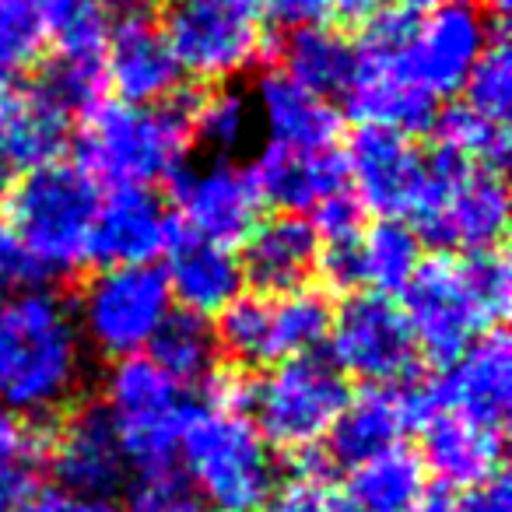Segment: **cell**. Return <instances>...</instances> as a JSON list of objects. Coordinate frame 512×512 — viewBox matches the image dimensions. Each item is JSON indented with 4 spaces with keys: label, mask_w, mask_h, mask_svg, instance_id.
Listing matches in <instances>:
<instances>
[{
    "label": "cell",
    "mask_w": 512,
    "mask_h": 512,
    "mask_svg": "<svg viewBox=\"0 0 512 512\" xmlns=\"http://www.w3.org/2000/svg\"><path fill=\"white\" fill-rule=\"evenodd\" d=\"M512 302V271L502 246L425 256L400 292L414 351L449 365L477 337L502 330Z\"/></svg>",
    "instance_id": "cell-1"
},
{
    "label": "cell",
    "mask_w": 512,
    "mask_h": 512,
    "mask_svg": "<svg viewBox=\"0 0 512 512\" xmlns=\"http://www.w3.org/2000/svg\"><path fill=\"white\" fill-rule=\"evenodd\" d=\"M88 351L74 313L57 292L32 288L0 302V407L39 421L74 407Z\"/></svg>",
    "instance_id": "cell-2"
},
{
    "label": "cell",
    "mask_w": 512,
    "mask_h": 512,
    "mask_svg": "<svg viewBox=\"0 0 512 512\" xmlns=\"http://www.w3.org/2000/svg\"><path fill=\"white\" fill-rule=\"evenodd\" d=\"M176 460L190 495L207 512H264L281 488L274 449L246 411L228 404L204 400L186 411Z\"/></svg>",
    "instance_id": "cell-3"
},
{
    "label": "cell",
    "mask_w": 512,
    "mask_h": 512,
    "mask_svg": "<svg viewBox=\"0 0 512 512\" xmlns=\"http://www.w3.org/2000/svg\"><path fill=\"white\" fill-rule=\"evenodd\" d=\"M190 144L193 137L183 102H95L81 113L78 165L95 183H109L113 190H151L183 169Z\"/></svg>",
    "instance_id": "cell-4"
},
{
    "label": "cell",
    "mask_w": 512,
    "mask_h": 512,
    "mask_svg": "<svg viewBox=\"0 0 512 512\" xmlns=\"http://www.w3.org/2000/svg\"><path fill=\"white\" fill-rule=\"evenodd\" d=\"M99 183L78 162H53L29 169L8 197V221L29 253L36 256L43 278H67L88 264Z\"/></svg>",
    "instance_id": "cell-5"
},
{
    "label": "cell",
    "mask_w": 512,
    "mask_h": 512,
    "mask_svg": "<svg viewBox=\"0 0 512 512\" xmlns=\"http://www.w3.org/2000/svg\"><path fill=\"white\" fill-rule=\"evenodd\" d=\"M348 397V379L330 358L302 355L271 365L264 376H249L242 411L267 446L302 460L323 449Z\"/></svg>",
    "instance_id": "cell-6"
},
{
    "label": "cell",
    "mask_w": 512,
    "mask_h": 512,
    "mask_svg": "<svg viewBox=\"0 0 512 512\" xmlns=\"http://www.w3.org/2000/svg\"><path fill=\"white\" fill-rule=\"evenodd\" d=\"M267 22L264 0H165L158 29L183 78L214 88L260 64Z\"/></svg>",
    "instance_id": "cell-7"
},
{
    "label": "cell",
    "mask_w": 512,
    "mask_h": 512,
    "mask_svg": "<svg viewBox=\"0 0 512 512\" xmlns=\"http://www.w3.org/2000/svg\"><path fill=\"white\" fill-rule=\"evenodd\" d=\"M411 228L439 253H477L502 246L509 228V190L502 172L474 169L453 151H428V186Z\"/></svg>",
    "instance_id": "cell-8"
},
{
    "label": "cell",
    "mask_w": 512,
    "mask_h": 512,
    "mask_svg": "<svg viewBox=\"0 0 512 512\" xmlns=\"http://www.w3.org/2000/svg\"><path fill=\"white\" fill-rule=\"evenodd\" d=\"M95 404L106 411L130 470L151 474L176 467L179 432L190 411L186 386L165 376L148 355L109 365Z\"/></svg>",
    "instance_id": "cell-9"
},
{
    "label": "cell",
    "mask_w": 512,
    "mask_h": 512,
    "mask_svg": "<svg viewBox=\"0 0 512 512\" xmlns=\"http://www.w3.org/2000/svg\"><path fill=\"white\" fill-rule=\"evenodd\" d=\"M71 313L85 351L113 365L151 348L172 313V295L158 264L102 267L81 285Z\"/></svg>",
    "instance_id": "cell-10"
},
{
    "label": "cell",
    "mask_w": 512,
    "mask_h": 512,
    "mask_svg": "<svg viewBox=\"0 0 512 512\" xmlns=\"http://www.w3.org/2000/svg\"><path fill=\"white\" fill-rule=\"evenodd\" d=\"M334 306L320 288H295L281 295H239L214 323L221 355L239 369H271L327 344Z\"/></svg>",
    "instance_id": "cell-11"
},
{
    "label": "cell",
    "mask_w": 512,
    "mask_h": 512,
    "mask_svg": "<svg viewBox=\"0 0 512 512\" xmlns=\"http://www.w3.org/2000/svg\"><path fill=\"white\" fill-rule=\"evenodd\" d=\"M330 362L344 379L393 386L411 379L418 351L400 306L383 295H348L330 316Z\"/></svg>",
    "instance_id": "cell-12"
},
{
    "label": "cell",
    "mask_w": 512,
    "mask_h": 512,
    "mask_svg": "<svg viewBox=\"0 0 512 512\" xmlns=\"http://www.w3.org/2000/svg\"><path fill=\"white\" fill-rule=\"evenodd\" d=\"M491 25L474 4H439L428 15H418L397 50V64L404 78L428 99L442 102L463 92L484 46L491 43Z\"/></svg>",
    "instance_id": "cell-13"
},
{
    "label": "cell",
    "mask_w": 512,
    "mask_h": 512,
    "mask_svg": "<svg viewBox=\"0 0 512 512\" xmlns=\"http://www.w3.org/2000/svg\"><path fill=\"white\" fill-rule=\"evenodd\" d=\"M435 414L432 379H404L393 386H365L351 393L344 411L337 414L327 442V463L358 467L386 449L404 446L407 432H418Z\"/></svg>",
    "instance_id": "cell-14"
},
{
    "label": "cell",
    "mask_w": 512,
    "mask_h": 512,
    "mask_svg": "<svg viewBox=\"0 0 512 512\" xmlns=\"http://www.w3.org/2000/svg\"><path fill=\"white\" fill-rule=\"evenodd\" d=\"M172 204L186 235L235 249L264 218V200L246 165L235 158L186 162L172 176Z\"/></svg>",
    "instance_id": "cell-15"
},
{
    "label": "cell",
    "mask_w": 512,
    "mask_h": 512,
    "mask_svg": "<svg viewBox=\"0 0 512 512\" xmlns=\"http://www.w3.org/2000/svg\"><path fill=\"white\" fill-rule=\"evenodd\" d=\"M43 456L50 460V470L60 484L57 491L81 502L113 498L130 477L120 439L95 400L67 407L53 432H46Z\"/></svg>",
    "instance_id": "cell-16"
},
{
    "label": "cell",
    "mask_w": 512,
    "mask_h": 512,
    "mask_svg": "<svg viewBox=\"0 0 512 512\" xmlns=\"http://www.w3.org/2000/svg\"><path fill=\"white\" fill-rule=\"evenodd\" d=\"M348 190L376 218L411 221L428 186V151L393 130L362 127L344 151Z\"/></svg>",
    "instance_id": "cell-17"
},
{
    "label": "cell",
    "mask_w": 512,
    "mask_h": 512,
    "mask_svg": "<svg viewBox=\"0 0 512 512\" xmlns=\"http://www.w3.org/2000/svg\"><path fill=\"white\" fill-rule=\"evenodd\" d=\"M421 260H425L421 239L407 221L376 218L372 225L358 228V235H351V239L323 242L316 271L337 292H369L393 299L407 288Z\"/></svg>",
    "instance_id": "cell-18"
},
{
    "label": "cell",
    "mask_w": 512,
    "mask_h": 512,
    "mask_svg": "<svg viewBox=\"0 0 512 512\" xmlns=\"http://www.w3.org/2000/svg\"><path fill=\"white\" fill-rule=\"evenodd\" d=\"M183 81L176 57L162 29L141 11H123L113 18L102 50V85L113 88L116 102L130 106H162L176 99Z\"/></svg>",
    "instance_id": "cell-19"
},
{
    "label": "cell",
    "mask_w": 512,
    "mask_h": 512,
    "mask_svg": "<svg viewBox=\"0 0 512 512\" xmlns=\"http://www.w3.org/2000/svg\"><path fill=\"white\" fill-rule=\"evenodd\" d=\"M435 411L505 432L512 407V344L505 330L477 337L432 379Z\"/></svg>",
    "instance_id": "cell-20"
},
{
    "label": "cell",
    "mask_w": 512,
    "mask_h": 512,
    "mask_svg": "<svg viewBox=\"0 0 512 512\" xmlns=\"http://www.w3.org/2000/svg\"><path fill=\"white\" fill-rule=\"evenodd\" d=\"M176 239V221L158 193L123 186L99 200L88 260L102 267L155 264Z\"/></svg>",
    "instance_id": "cell-21"
},
{
    "label": "cell",
    "mask_w": 512,
    "mask_h": 512,
    "mask_svg": "<svg viewBox=\"0 0 512 512\" xmlns=\"http://www.w3.org/2000/svg\"><path fill=\"white\" fill-rule=\"evenodd\" d=\"M246 169L264 207L271 204L281 214L309 218L320 204L348 190V165H344V151L337 148L299 151L267 144Z\"/></svg>",
    "instance_id": "cell-22"
},
{
    "label": "cell",
    "mask_w": 512,
    "mask_h": 512,
    "mask_svg": "<svg viewBox=\"0 0 512 512\" xmlns=\"http://www.w3.org/2000/svg\"><path fill=\"white\" fill-rule=\"evenodd\" d=\"M162 274L169 285L172 306L179 313L200 316V320H218L246 292V278H242L235 249L193 239L186 232H176L172 246L165 249Z\"/></svg>",
    "instance_id": "cell-23"
},
{
    "label": "cell",
    "mask_w": 512,
    "mask_h": 512,
    "mask_svg": "<svg viewBox=\"0 0 512 512\" xmlns=\"http://www.w3.org/2000/svg\"><path fill=\"white\" fill-rule=\"evenodd\" d=\"M249 106L256 116V130H264L267 144L299 151L337 148L341 137V113L330 99L295 85L288 74L267 71L256 78Z\"/></svg>",
    "instance_id": "cell-24"
},
{
    "label": "cell",
    "mask_w": 512,
    "mask_h": 512,
    "mask_svg": "<svg viewBox=\"0 0 512 512\" xmlns=\"http://www.w3.org/2000/svg\"><path fill=\"white\" fill-rule=\"evenodd\" d=\"M246 253L239 256L242 278L264 295H281L306 288L320 267V235L302 214L260 218L246 235Z\"/></svg>",
    "instance_id": "cell-25"
},
{
    "label": "cell",
    "mask_w": 512,
    "mask_h": 512,
    "mask_svg": "<svg viewBox=\"0 0 512 512\" xmlns=\"http://www.w3.org/2000/svg\"><path fill=\"white\" fill-rule=\"evenodd\" d=\"M421 432V467L442 488H474L502 474L505 432L484 428L477 421L435 411Z\"/></svg>",
    "instance_id": "cell-26"
},
{
    "label": "cell",
    "mask_w": 512,
    "mask_h": 512,
    "mask_svg": "<svg viewBox=\"0 0 512 512\" xmlns=\"http://www.w3.org/2000/svg\"><path fill=\"white\" fill-rule=\"evenodd\" d=\"M355 64L358 46L341 29H327V25L288 29V36L278 46V71L323 99L341 95L348 88Z\"/></svg>",
    "instance_id": "cell-27"
},
{
    "label": "cell",
    "mask_w": 512,
    "mask_h": 512,
    "mask_svg": "<svg viewBox=\"0 0 512 512\" xmlns=\"http://www.w3.org/2000/svg\"><path fill=\"white\" fill-rule=\"evenodd\" d=\"M341 495L351 512H418L428 495V474L418 453L397 446L351 467Z\"/></svg>",
    "instance_id": "cell-28"
},
{
    "label": "cell",
    "mask_w": 512,
    "mask_h": 512,
    "mask_svg": "<svg viewBox=\"0 0 512 512\" xmlns=\"http://www.w3.org/2000/svg\"><path fill=\"white\" fill-rule=\"evenodd\" d=\"M148 358L179 386H204L218 372L221 358L214 323L172 309L169 320L162 323V330L151 341Z\"/></svg>",
    "instance_id": "cell-29"
},
{
    "label": "cell",
    "mask_w": 512,
    "mask_h": 512,
    "mask_svg": "<svg viewBox=\"0 0 512 512\" xmlns=\"http://www.w3.org/2000/svg\"><path fill=\"white\" fill-rule=\"evenodd\" d=\"M71 141V120L46 106L39 95L22 92L18 109L11 116L8 130L0 137V155L8 158L11 169H43L64 158Z\"/></svg>",
    "instance_id": "cell-30"
},
{
    "label": "cell",
    "mask_w": 512,
    "mask_h": 512,
    "mask_svg": "<svg viewBox=\"0 0 512 512\" xmlns=\"http://www.w3.org/2000/svg\"><path fill=\"white\" fill-rule=\"evenodd\" d=\"M183 106L186 120H190V137L204 144L211 158H232L253 141L256 116L249 106V95H242L239 88H204Z\"/></svg>",
    "instance_id": "cell-31"
},
{
    "label": "cell",
    "mask_w": 512,
    "mask_h": 512,
    "mask_svg": "<svg viewBox=\"0 0 512 512\" xmlns=\"http://www.w3.org/2000/svg\"><path fill=\"white\" fill-rule=\"evenodd\" d=\"M36 4L43 36L53 43V53L81 60H102L113 15L109 0H32Z\"/></svg>",
    "instance_id": "cell-32"
},
{
    "label": "cell",
    "mask_w": 512,
    "mask_h": 512,
    "mask_svg": "<svg viewBox=\"0 0 512 512\" xmlns=\"http://www.w3.org/2000/svg\"><path fill=\"white\" fill-rule=\"evenodd\" d=\"M435 134H439V148L453 151L460 162L474 165V169L502 172V165L509 162V127L484 120L467 106H453L439 113Z\"/></svg>",
    "instance_id": "cell-33"
},
{
    "label": "cell",
    "mask_w": 512,
    "mask_h": 512,
    "mask_svg": "<svg viewBox=\"0 0 512 512\" xmlns=\"http://www.w3.org/2000/svg\"><path fill=\"white\" fill-rule=\"evenodd\" d=\"M463 106L495 123H509L512 109V53L505 36H491L470 78L463 81Z\"/></svg>",
    "instance_id": "cell-34"
},
{
    "label": "cell",
    "mask_w": 512,
    "mask_h": 512,
    "mask_svg": "<svg viewBox=\"0 0 512 512\" xmlns=\"http://www.w3.org/2000/svg\"><path fill=\"white\" fill-rule=\"evenodd\" d=\"M43 25L32 0H0V85H15L43 57Z\"/></svg>",
    "instance_id": "cell-35"
},
{
    "label": "cell",
    "mask_w": 512,
    "mask_h": 512,
    "mask_svg": "<svg viewBox=\"0 0 512 512\" xmlns=\"http://www.w3.org/2000/svg\"><path fill=\"white\" fill-rule=\"evenodd\" d=\"M295 463H299V474L274 491L264 512H351L341 491L327 481V460L320 453L302 456Z\"/></svg>",
    "instance_id": "cell-36"
},
{
    "label": "cell",
    "mask_w": 512,
    "mask_h": 512,
    "mask_svg": "<svg viewBox=\"0 0 512 512\" xmlns=\"http://www.w3.org/2000/svg\"><path fill=\"white\" fill-rule=\"evenodd\" d=\"M418 512H512V491L505 474L474 488H439L421 498Z\"/></svg>",
    "instance_id": "cell-37"
},
{
    "label": "cell",
    "mask_w": 512,
    "mask_h": 512,
    "mask_svg": "<svg viewBox=\"0 0 512 512\" xmlns=\"http://www.w3.org/2000/svg\"><path fill=\"white\" fill-rule=\"evenodd\" d=\"M43 271L8 218H0V299L43 288Z\"/></svg>",
    "instance_id": "cell-38"
},
{
    "label": "cell",
    "mask_w": 512,
    "mask_h": 512,
    "mask_svg": "<svg viewBox=\"0 0 512 512\" xmlns=\"http://www.w3.org/2000/svg\"><path fill=\"white\" fill-rule=\"evenodd\" d=\"M46 432L39 421L18 418L0 407V460H39Z\"/></svg>",
    "instance_id": "cell-39"
},
{
    "label": "cell",
    "mask_w": 512,
    "mask_h": 512,
    "mask_svg": "<svg viewBox=\"0 0 512 512\" xmlns=\"http://www.w3.org/2000/svg\"><path fill=\"white\" fill-rule=\"evenodd\" d=\"M36 491L39 484L32 460H0V512H15Z\"/></svg>",
    "instance_id": "cell-40"
},
{
    "label": "cell",
    "mask_w": 512,
    "mask_h": 512,
    "mask_svg": "<svg viewBox=\"0 0 512 512\" xmlns=\"http://www.w3.org/2000/svg\"><path fill=\"white\" fill-rule=\"evenodd\" d=\"M267 18H278L288 29L323 25L330 18V0H264Z\"/></svg>",
    "instance_id": "cell-41"
},
{
    "label": "cell",
    "mask_w": 512,
    "mask_h": 512,
    "mask_svg": "<svg viewBox=\"0 0 512 512\" xmlns=\"http://www.w3.org/2000/svg\"><path fill=\"white\" fill-rule=\"evenodd\" d=\"M383 8L386 0H330V18L344 25H369Z\"/></svg>",
    "instance_id": "cell-42"
},
{
    "label": "cell",
    "mask_w": 512,
    "mask_h": 512,
    "mask_svg": "<svg viewBox=\"0 0 512 512\" xmlns=\"http://www.w3.org/2000/svg\"><path fill=\"white\" fill-rule=\"evenodd\" d=\"M78 509V498L64 495L57 488H39L36 495H29L15 512H74Z\"/></svg>",
    "instance_id": "cell-43"
},
{
    "label": "cell",
    "mask_w": 512,
    "mask_h": 512,
    "mask_svg": "<svg viewBox=\"0 0 512 512\" xmlns=\"http://www.w3.org/2000/svg\"><path fill=\"white\" fill-rule=\"evenodd\" d=\"M18 99H22V92H15V85H0V137H4L11 116H15Z\"/></svg>",
    "instance_id": "cell-44"
},
{
    "label": "cell",
    "mask_w": 512,
    "mask_h": 512,
    "mask_svg": "<svg viewBox=\"0 0 512 512\" xmlns=\"http://www.w3.org/2000/svg\"><path fill=\"white\" fill-rule=\"evenodd\" d=\"M439 4H446V0H393V8L404 11V15H428L432 8H439Z\"/></svg>",
    "instance_id": "cell-45"
},
{
    "label": "cell",
    "mask_w": 512,
    "mask_h": 512,
    "mask_svg": "<svg viewBox=\"0 0 512 512\" xmlns=\"http://www.w3.org/2000/svg\"><path fill=\"white\" fill-rule=\"evenodd\" d=\"M11 190H15V169L8 165V158L0 155V207H8Z\"/></svg>",
    "instance_id": "cell-46"
},
{
    "label": "cell",
    "mask_w": 512,
    "mask_h": 512,
    "mask_svg": "<svg viewBox=\"0 0 512 512\" xmlns=\"http://www.w3.org/2000/svg\"><path fill=\"white\" fill-rule=\"evenodd\" d=\"M74 512H123V509L113 502V498H99V502H81L78 498V509Z\"/></svg>",
    "instance_id": "cell-47"
},
{
    "label": "cell",
    "mask_w": 512,
    "mask_h": 512,
    "mask_svg": "<svg viewBox=\"0 0 512 512\" xmlns=\"http://www.w3.org/2000/svg\"><path fill=\"white\" fill-rule=\"evenodd\" d=\"M477 4H481V8H477V11H481V15H484V18H488V15L502 18V15H505V11H509V8H512V0H477Z\"/></svg>",
    "instance_id": "cell-48"
},
{
    "label": "cell",
    "mask_w": 512,
    "mask_h": 512,
    "mask_svg": "<svg viewBox=\"0 0 512 512\" xmlns=\"http://www.w3.org/2000/svg\"><path fill=\"white\" fill-rule=\"evenodd\" d=\"M116 4H120L123 11H148V8H155V4H165V0H116Z\"/></svg>",
    "instance_id": "cell-49"
},
{
    "label": "cell",
    "mask_w": 512,
    "mask_h": 512,
    "mask_svg": "<svg viewBox=\"0 0 512 512\" xmlns=\"http://www.w3.org/2000/svg\"><path fill=\"white\" fill-rule=\"evenodd\" d=\"M176 512H207L204 505H197V502H186L183 509H176Z\"/></svg>",
    "instance_id": "cell-50"
}]
</instances>
